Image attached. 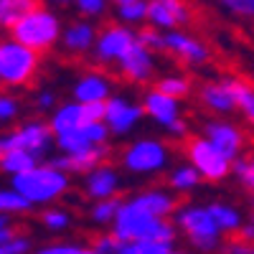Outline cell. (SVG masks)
<instances>
[{
    "mask_svg": "<svg viewBox=\"0 0 254 254\" xmlns=\"http://www.w3.org/2000/svg\"><path fill=\"white\" fill-rule=\"evenodd\" d=\"M216 8L231 20L254 23V0H221Z\"/></svg>",
    "mask_w": 254,
    "mask_h": 254,
    "instance_id": "cell-35",
    "label": "cell"
},
{
    "mask_svg": "<svg viewBox=\"0 0 254 254\" xmlns=\"http://www.w3.org/2000/svg\"><path fill=\"white\" fill-rule=\"evenodd\" d=\"M252 219H254V216H252Z\"/></svg>",
    "mask_w": 254,
    "mask_h": 254,
    "instance_id": "cell-47",
    "label": "cell"
},
{
    "mask_svg": "<svg viewBox=\"0 0 254 254\" xmlns=\"http://www.w3.org/2000/svg\"><path fill=\"white\" fill-rule=\"evenodd\" d=\"M173 224L186 244L196 254H221L226 237L219 231L216 221L211 219L208 206L203 203H181L173 214Z\"/></svg>",
    "mask_w": 254,
    "mask_h": 254,
    "instance_id": "cell-4",
    "label": "cell"
},
{
    "mask_svg": "<svg viewBox=\"0 0 254 254\" xmlns=\"http://www.w3.org/2000/svg\"><path fill=\"white\" fill-rule=\"evenodd\" d=\"M10 188H15L31 206H56L71 188V176H66L64 171L54 163H41L33 171L23 173L10 181Z\"/></svg>",
    "mask_w": 254,
    "mask_h": 254,
    "instance_id": "cell-5",
    "label": "cell"
},
{
    "mask_svg": "<svg viewBox=\"0 0 254 254\" xmlns=\"http://www.w3.org/2000/svg\"><path fill=\"white\" fill-rule=\"evenodd\" d=\"M120 206H122V198H110V201H94L89 203V211H87V216L92 224L97 226H110L115 224L117 214H120Z\"/></svg>",
    "mask_w": 254,
    "mask_h": 254,
    "instance_id": "cell-31",
    "label": "cell"
},
{
    "mask_svg": "<svg viewBox=\"0 0 254 254\" xmlns=\"http://www.w3.org/2000/svg\"><path fill=\"white\" fill-rule=\"evenodd\" d=\"M89 115H87V107L74 99L69 102H61L59 107L49 115V127H51V132H54V140L56 137H64V135H69L74 130H79V127L84 125H89Z\"/></svg>",
    "mask_w": 254,
    "mask_h": 254,
    "instance_id": "cell-23",
    "label": "cell"
},
{
    "mask_svg": "<svg viewBox=\"0 0 254 254\" xmlns=\"http://www.w3.org/2000/svg\"><path fill=\"white\" fill-rule=\"evenodd\" d=\"M201 135L231 163H237L239 158H244L252 150L249 132L244 130L242 125H237L234 120H226V117H208V120H203Z\"/></svg>",
    "mask_w": 254,
    "mask_h": 254,
    "instance_id": "cell-11",
    "label": "cell"
},
{
    "mask_svg": "<svg viewBox=\"0 0 254 254\" xmlns=\"http://www.w3.org/2000/svg\"><path fill=\"white\" fill-rule=\"evenodd\" d=\"M33 206L18 193L15 188H0V216H8V219H13V216H23V214H28Z\"/></svg>",
    "mask_w": 254,
    "mask_h": 254,
    "instance_id": "cell-32",
    "label": "cell"
},
{
    "mask_svg": "<svg viewBox=\"0 0 254 254\" xmlns=\"http://www.w3.org/2000/svg\"><path fill=\"white\" fill-rule=\"evenodd\" d=\"M247 158H249V165H252V188H249V193L254 196V147L247 153Z\"/></svg>",
    "mask_w": 254,
    "mask_h": 254,
    "instance_id": "cell-45",
    "label": "cell"
},
{
    "mask_svg": "<svg viewBox=\"0 0 254 254\" xmlns=\"http://www.w3.org/2000/svg\"><path fill=\"white\" fill-rule=\"evenodd\" d=\"M120 254H188L176 242H122Z\"/></svg>",
    "mask_w": 254,
    "mask_h": 254,
    "instance_id": "cell-30",
    "label": "cell"
},
{
    "mask_svg": "<svg viewBox=\"0 0 254 254\" xmlns=\"http://www.w3.org/2000/svg\"><path fill=\"white\" fill-rule=\"evenodd\" d=\"M147 8H150V0H115L110 20L140 31L147 26Z\"/></svg>",
    "mask_w": 254,
    "mask_h": 254,
    "instance_id": "cell-24",
    "label": "cell"
},
{
    "mask_svg": "<svg viewBox=\"0 0 254 254\" xmlns=\"http://www.w3.org/2000/svg\"><path fill=\"white\" fill-rule=\"evenodd\" d=\"M140 104H142L145 117L150 122H155L158 127H163V130L168 132V137H176V140L186 142L190 135H193L178 99L158 92L155 87H147L140 97Z\"/></svg>",
    "mask_w": 254,
    "mask_h": 254,
    "instance_id": "cell-8",
    "label": "cell"
},
{
    "mask_svg": "<svg viewBox=\"0 0 254 254\" xmlns=\"http://www.w3.org/2000/svg\"><path fill=\"white\" fill-rule=\"evenodd\" d=\"M239 242H247V244H254V219H247L244 226L239 229V234H237Z\"/></svg>",
    "mask_w": 254,
    "mask_h": 254,
    "instance_id": "cell-44",
    "label": "cell"
},
{
    "mask_svg": "<svg viewBox=\"0 0 254 254\" xmlns=\"http://www.w3.org/2000/svg\"><path fill=\"white\" fill-rule=\"evenodd\" d=\"M13 226V221L8 219V216H0V231H3V229H10Z\"/></svg>",
    "mask_w": 254,
    "mask_h": 254,
    "instance_id": "cell-46",
    "label": "cell"
},
{
    "mask_svg": "<svg viewBox=\"0 0 254 254\" xmlns=\"http://www.w3.org/2000/svg\"><path fill=\"white\" fill-rule=\"evenodd\" d=\"M193 18L196 10L186 0H150V8H147V26L160 33L188 31Z\"/></svg>",
    "mask_w": 254,
    "mask_h": 254,
    "instance_id": "cell-13",
    "label": "cell"
},
{
    "mask_svg": "<svg viewBox=\"0 0 254 254\" xmlns=\"http://www.w3.org/2000/svg\"><path fill=\"white\" fill-rule=\"evenodd\" d=\"M51 147H56L54 132L49 127V120H41V117L23 120L15 127H10V130L0 132V155L13 153V150H23V153H31V155L44 160Z\"/></svg>",
    "mask_w": 254,
    "mask_h": 254,
    "instance_id": "cell-7",
    "label": "cell"
},
{
    "mask_svg": "<svg viewBox=\"0 0 254 254\" xmlns=\"http://www.w3.org/2000/svg\"><path fill=\"white\" fill-rule=\"evenodd\" d=\"M112 234L120 242H176L178 229L173 219H158L135 203L132 196H125L120 214L112 224Z\"/></svg>",
    "mask_w": 254,
    "mask_h": 254,
    "instance_id": "cell-2",
    "label": "cell"
},
{
    "mask_svg": "<svg viewBox=\"0 0 254 254\" xmlns=\"http://www.w3.org/2000/svg\"><path fill=\"white\" fill-rule=\"evenodd\" d=\"M137 46V31L120 26L115 20H104L99 26V36L92 51V64L97 69H117L120 61Z\"/></svg>",
    "mask_w": 254,
    "mask_h": 254,
    "instance_id": "cell-9",
    "label": "cell"
},
{
    "mask_svg": "<svg viewBox=\"0 0 254 254\" xmlns=\"http://www.w3.org/2000/svg\"><path fill=\"white\" fill-rule=\"evenodd\" d=\"M221 254H254V244H247V242H239L237 237L234 239H226Z\"/></svg>",
    "mask_w": 254,
    "mask_h": 254,
    "instance_id": "cell-43",
    "label": "cell"
},
{
    "mask_svg": "<svg viewBox=\"0 0 254 254\" xmlns=\"http://www.w3.org/2000/svg\"><path fill=\"white\" fill-rule=\"evenodd\" d=\"M120 168L135 178H155L173 168V147L163 137H135L120 150Z\"/></svg>",
    "mask_w": 254,
    "mask_h": 254,
    "instance_id": "cell-3",
    "label": "cell"
},
{
    "mask_svg": "<svg viewBox=\"0 0 254 254\" xmlns=\"http://www.w3.org/2000/svg\"><path fill=\"white\" fill-rule=\"evenodd\" d=\"M104 107H107V112H104V125H107L112 137H127L130 132L137 130L142 117H145L142 104L130 99L122 92H115Z\"/></svg>",
    "mask_w": 254,
    "mask_h": 254,
    "instance_id": "cell-14",
    "label": "cell"
},
{
    "mask_svg": "<svg viewBox=\"0 0 254 254\" xmlns=\"http://www.w3.org/2000/svg\"><path fill=\"white\" fill-rule=\"evenodd\" d=\"M81 190L92 203L94 201H110V198H120V190H122V173L120 168L112 163H104L89 176L81 178Z\"/></svg>",
    "mask_w": 254,
    "mask_h": 254,
    "instance_id": "cell-20",
    "label": "cell"
},
{
    "mask_svg": "<svg viewBox=\"0 0 254 254\" xmlns=\"http://www.w3.org/2000/svg\"><path fill=\"white\" fill-rule=\"evenodd\" d=\"M158 64H160L158 61V54H153L150 49H145L140 41H137V46L120 61V66L115 71L127 84L147 87L150 81L155 84V79H158Z\"/></svg>",
    "mask_w": 254,
    "mask_h": 254,
    "instance_id": "cell-16",
    "label": "cell"
},
{
    "mask_svg": "<svg viewBox=\"0 0 254 254\" xmlns=\"http://www.w3.org/2000/svg\"><path fill=\"white\" fill-rule=\"evenodd\" d=\"M31 3L33 0H0V28L8 31Z\"/></svg>",
    "mask_w": 254,
    "mask_h": 254,
    "instance_id": "cell-37",
    "label": "cell"
},
{
    "mask_svg": "<svg viewBox=\"0 0 254 254\" xmlns=\"http://www.w3.org/2000/svg\"><path fill=\"white\" fill-rule=\"evenodd\" d=\"M196 99L211 117H229V115L239 112L234 89H231V81H229V74L201 81L196 87Z\"/></svg>",
    "mask_w": 254,
    "mask_h": 254,
    "instance_id": "cell-15",
    "label": "cell"
},
{
    "mask_svg": "<svg viewBox=\"0 0 254 254\" xmlns=\"http://www.w3.org/2000/svg\"><path fill=\"white\" fill-rule=\"evenodd\" d=\"M20 117V99L10 92H0V125H13Z\"/></svg>",
    "mask_w": 254,
    "mask_h": 254,
    "instance_id": "cell-38",
    "label": "cell"
},
{
    "mask_svg": "<svg viewBox=\"0 0 254 254\" xmlns=\"http://www.w3.org/2000/svg\"><path fill=\"white\" fill-rule=\"evenodd\" d=\"M41 74V54L13 38H0V87L23 89Z\"/></svg>",
    "mask_w": 254,
    "mask_h": 254,
    "instance_id": "cell-6",
    "label": "cell"
},
{
    "mask_svg": "<svg viewBox=\"0 0 254 254\" xmlns=\"http://www.w3.org/2000/svg\"><path fill=\"white\" fill-rule=\"evenodd\" d=\"M112 135L107 130L104 122H89L79 127V130L64 135V137H56V150L59 155H81L87 150H94V147H104L110 145Z\"/></svg>",
    "mask_w": 254,
    "mask_h": 254,
    "instance_id": "cell-18",
    "label": "cell"
},
{
    "mask_svg": "<svg viewBox=\"0 0 254 254\" xmlns=\"http://www.w3.org/2000/svg\"><path fill=\"white\" fill-rule=\"evenodd\" d=\"M112 94H115V79L97 66L81 71L71 84V99L79 104H107Z\"/></svg>",
    "mask_w": 254,
    "mask_h": 254,
    "instance_id": "cell-17",
    "label": "cell"
},
{
    "mask_svg": "<svg viewBox=\"0 0 254 254\" xmlns=\"http://www.w3.org/2000/svg\"><path fill=\"white\" fill-rule=\"evenodd\" d=\"M229 81H231V89H234V97H237V110L242 112L247 127L254 132V84L239 74H229Z\"/></svg>",
    "mask_w": 254,
    "mask_h": 254,
    "instance_id": "cell-28",
    "label": "cell"
},
{
    "mask_svg": "<svg viewBox=\"0 0 254 254\" xmlns=\"http://www.w3.org/2000/svg\"><path fill=\"white\" fill-rule=\"evenodd\" d=\"M74 13H76V18L99 23L102 18H107L112 13V3H107V0H76V3H74Z\"/></svg>",
    "mask_w": 254,
    "mask_h": 254,
    "instance_id": "cell-34",
    "label": "cell"
},
{
    "mask_svg": "<svg viewBox=\"0 0 254 254\" xmlns=\"http://www.w3.org/2000/svg\"><path fill=\"white\" fill-rule=\"evenodd\" d=\"M153 87H155L158 92L168 94V97L183 102V99H188L190 94H193L196 84H193V79H190V74H186V71H181V69H171V71L158 74V79H155Z\"/></svg>",
    "mask_w": 254,
    "mask_h": 254,
    "instance_id": "cell-26",
    "label": "cell"
},
{
    "mask_svg": "<svg viewBox=\"0 0 254 254\" xmlns=\"http://www.w3.org/2000/svg\"><path fill=\"white\" fill-rule=\"evenodd\" d=\"M64 20L61 13L51 5L44 3H31L23 13L18 15V20L8 28V38L18 41V44L28 46L36 54H49L56 46H61L64 36Z\"/></svg>",
    "mask_w": 254,
    "mask_h": 254,
    "instance_id": "cell-1",
    "label": "cell"
},
{
    "mask_svg": "<svg viewBox=\"0 0 254 254\" xmlns=\"http://www.w3.org/2000/svg\"><path fill=\"white\" fill-rule=\"evenodd\" d=\"M33 254H97L92 244H79V242H51L38 247Z\"/></svg>",
    "mask_w": 254,
    "mask_h": 254,
    "instance_id": "cell-36",
    "label": "cell"
},
{
    "mask_svg": "<svg viewBox=\"0 0 254 254\" xmlns=\"http://www.w3.org/2000/svg\"><path fill=\"white\" fill-rule=\"evenodd\" d=\"M31 252H33V242L26 234H18L15 239L0 244V254H31Z\"/></svg>",
    "mask_w": 254,
    "mask_h": 254,
    "instance_id": "cell-42",
    "label": "cell"
},
{
    "mask_svg": "<svg viewBox=\"0 0 254 254\" xmlns=\"http://www.w3.org/2000/svg\"><path fill=\"white\" fill-rule=\"evenodd\" d=\"M130 196L135 198V203H140L147 211V214H153L158 219H173V214L181 206L176 193H171L165 186H147V188H140Z\"/></svg>",
    "mask_w": 254,
    "mask_h": 254,
    "instance_id": "cell-21",
    "label": "cell"
},
{
    "mask_svg": "<svg viewBox=\"0 0 254 254\" xmlns=\"http://www.w3.org/2000/svg\"><path fill=\"white\" fill-rule=\"evenodd\" d=\"M137 41H140L145 49H150L153 54H158V56L163 54V33H160V31L145 26V28L137 31Z\"/></svg>",
    "mask_w": 254,
    "mask_h": 254,
    "instance_id": "cell-41",
    "label": "cell"
},
{
    "mask_svg": "<svg viewBox=\"0 0 254 254\" xmlns=\"http://www.w3.org/2000/svg\"><path fill=\"white\" fill-rule=\"evenodd\" d=\"M163 54L188 69H203L211 61V46L190 31L163 33Z\"/></svg>",
    "mask_w": 254,
    "mask_h": 254,
    "instance_id": "cell-12",
    "label": "cell"
},
{
    "mask_svg": "<svg viewBox=\"0 0 254 254\" xmlns=\"http://www.w3.org/2000/svg\"><path fill=\"white\" fill-rule=\"evenodd\" d=\"M99 36V26L92 23V20L84 18H74L64 26V36H61V51L69 59H84L92 56L94 44Z\"/></svg>",
    "mask_w": 254,
    "mask_h": 254,
    "instance_id": "cell-19",
    "label": "cell"
},
{
    "mask_svg": "<svg viewBox=\"0 0 254 254\" xmlns=\"http://www.w3.org/2000/svg\"><path fill=\"white\" fill-rule=\"evenodd\" d=\"M120 247H122V242L112 234V231H102V234H97L92 239V249L97 254H120Z\"/></svg>",
    "mask_w": 254,
    "mask_h": 254,
    "instance_id": "cell-40",
    "label": "cell"
},
{
    "mask_svg": "<svg viewBox=\"0 0 254 254\" xmlns=\"http://www.w3.org/2000/svg\"><path fill=\"white\" fill-rule=\"evenodd\" d=\"M74 221V214L69 208H64V206H49L44 208V214H41V224H44L46 231H51V234H61V231H66Z\"/></svg>",
    "mask_w": 254,
    "mask_h": 254,
    "instance_id": "cell-33",
    "label": "cell"
},
{
    "mask_svg": "<svg viewBox=\"0 0 254 254\" xmlns=\"http://www.w3.org/2000/svg\"><path fill=\"white\" fill-rule=\"evenodd\" d=\"M203 183V178L198 176V171L193 165H188L186 160L173 165L165 176V188L176 196H186V193H193V190Z\"/></svg>",
    "mask_w": 254,
    "mask_h": 254,
    "instance_id": "cell-27",
    "label": "cell"
},
{
    "mask_svg": "<svg viewBox=\"0 0 254 254\" xmlns=\"http://www.w3.org/2000/svg\"><path fill=\"white\" fill-rule=\"evenodd\" d=\"M183 158L188 165H193L198 176L208 183H221L231 176V160H226L214 145H211L201 132H193L183 142Z\"/></svg>",
    "mask_w": 254,
    "mask_h": 254,
    "instance_id": "cell-10",
    "label": "cell"
},
{
    "mask_svg": "<svg viewBox=\"0 0 254 254\" xmlns=\"http://www.w3.org/2000/svg\"><path fill=\"white\" fill-rule=\"evenodd\" d=\"M44 160L31 155V153H23V150H13V153H3L0 155V173H5L10 181L23 176L28 171H33L36 165H41Z\"/></svg>",
    "mask_w": 254,
    "mask_h": 254,
    "instance_id": "cell-29",
    "label": "cell"
},
{
    "mask_svg": "<svg viewBox=\"0 0 254 254\" xmlns=\"http://www.w3.org/2000/svg\"><path fill=\"white\" fill-rule=\"evenodd\" d=\"M206 206H208V214H211V219L216 221L221 234L234 239L239 234V229L244 226V221H247L244 214H242V208L234 206V203H226V201H211Z\"/></svg>",
    "mask_w": 254,
    "mask_h": 254,
    "instance_id": "cell-25",
    "label": "cell"
},
{
    "mask_svg": "<svg viewBox=\"0 0 254 254\" xmlns=\"http://www.w3.org/2000/svg\"><path fill=\"white\" fill-rule=\"evenodd\" d=\"M59 104H61V102H59V94H56L54 89H49V87L38 89V92L33 94V107H36V112H41V115H51Z\"/></svg>",
    "mask_w": 254,
    "mask_h": 254,
    "instance_id": "cell-39",
    "label": "cell"
},
{
    "mask_svg": "<svg viewBox=\"0 0 254 254\" xmlns=\"http://www.w3.org/2000/svg\"><path fill=\"white\" fill-rule=\"evenodd\" d=\"M110 153H112V147L104 145V147H94V150L81 153V155H56L49 163H54L59 171H64L66 176H81L84 178V176H89L94 168L107 163Z\"/></svg>",
    "mask_w": 254,
    "mask_h": 254,
    "instance_id": "cell-22",
    "label": "cell"
}]
</instances>
